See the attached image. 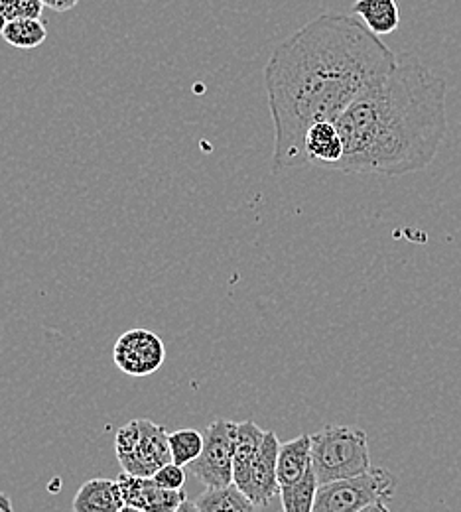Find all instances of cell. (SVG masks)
Wrapping results in <instances>:
<instances>
[{
    "mask_svg": "<svg viewBox=\"0 0 461 512\" xmlns=\"http://www.w3.org/2000/svg\"><path fill=\"white\" fill-rule=\"evenodd\" d=\"M396 64L395 52L347 14H322L280 42L264 65L272 172L306 166V132L335 123Z\"/></svg>",
    "mask_w": 461,
    "mask_h": 512,
    "instance_id": "obj_1",
    "label": "cell"
},
{
    "mask_svg": "<svg viewBox=\"0 0 461 512\" xmlns=\"http://www.w3.org/2000/svg\"><path fill=\"white\" fill-rule=\"evenodd\" d=\"M446 93L430 67L396 64L335 121L345 150L333 170L396 178L430 166L448 128Z\"/></svg>",
    "mask_w": 461,
    "mask_h": 512,
    "instance_id": "obj_2",
    "label": "cell"
},
{
    "mask_svg": "<svg viewBox=\"0 0 461 512\" xmlns=\"http://www.w3.org/2000/svg\"><path fill=\"white\" fill-rule=\"evenodd\" d=\"M312 465L320 485L367 473L371 469L367 434L351 426H326L312 436Z\"/></svg>",
    "mask_w": 461,
    "mask_h": 512,
    "instance_id": "obj_3",
    "label": "cell"
},
{
    "mask_svg": "<svg viewBox=\"0 0 461 512\" xmlns=\"http://www.w3.org/2000/svg\"><path fill=\"white\" fill-rule=\"evenodd\" d=\"M170 432L146 418H136L115 436V453L121 469L136 477H154V473L172 461Z\"/></svg>",
    "mask_w": 461,
    "mask_h": 512,
    "instance_id": "obj_4",
    "label": "cell"
},
{
    "mask_svg": "<svg viewBox=\"0 0 461 512\" xmlns=\"http://www.w3.org/2000/svg\"><path fill=\"white\" fill-rule=\"evenodd\" d=\"M398 479L389 469L371 467L367 473L318 487L314 512H359L395 497Z\"/></svg>",
    "mask_w": 461,
    "mask_h": 512,
    "instance_id": "obj_5",
    "label": "cell"
},
{
    "mask_svg": "<svg viewBox=\"0 0 461 512\" xmlns=\"http://www.w3.org/2000/svg\"><path fill=\"white\" fill-rule=\"evenodd\" d=\"M237 422L213 420L203 434V449L188 471L203 487H227L233 483V448Z\"/></svg>",
    "mask_w": 461,
    "mask_h": 512,
    "instance_id": "obj_6",
    "label": "cell"
},
{
    "mask_svg": "<svg viewBox=\"0 0 461 512\" xmlns=\"http://www.w3.org/2000/svg\"><path fill=\"white\" fill-rule=\"evenodd\" d=\"M164 359V341L150 329H129L113 347V361L117 369L134 379L154 375L164 365Z\"/></svg>",
    "mask_w": 461,
    "mask_h": 512,
    "instance_id": "obj_7",
    "label": "cell"
},
{
    "mask_svg": "<svg viewBox=\"0 0 461 512\" xmlns=\"http://www.w3.org/2000/svg\"><path fill=\"white\" fill-rule=\"evenodd\" d=\"M278 448H280V440L276 436V432L266 430L263 446L259 449L247 483L243 487V493L259 507H268L272 503V499L276 495H280V483H278Z\"/></svg>",
    "mask_w": 461,
    "mask_h": 512,
    "instance_id": "obj_8",
    "label": "cell"
},
{
    "mask_svg": "<svg viewBox=\"0 0 461 512\" xmlns=\"http://www.w3.org/2000/svg\"><path fill=\"white\" fill-rule=\"evenodd\" d=\"M119 485L125 503L144 512H176L186 501L184 491L162 489L152 477H136L123 471L119 475Z\"/></svg>",
    "mask_w": 461,
    "mask_h": 512,
    "instance_id": "obj_9",
    "label": "cell"
},
{
    "mask_svg": "<svg viewBox=\"0 0 461 512\" xmlns=\"http://www.w3.org/2000/svg\"><path fill=\"white\" fill-rule=\"evenodd\" d=\"M125 497L119 479H91L73 497V512H119Z\"/></svg>",
    "mask_w": 461,
    "mask_h": 512,
    "instance_id": "obj_10",
    "label": "cell"
},
{
    "mask_svg": "<svg viewBox=\"0 0 461 512\" xmlns=\"http://www.w3.org/2000/svg\"><path fill=\"white\" fill-rule=\"evenodd\" d=\"M308 164L333 170L343 158V138L335 123H318L306 132L304 140Z\"/></svg>",
    "mask_w": 461,
    "mask_h": 512,
    "instance_id": "obj_11",
    "label": "cell"
},
{
    "mask_svg": "<svg viewBox=\"0 0 461 512\" xmlns=\"http://www.w3.org/2000/svg\"><path fill=\"white\" fill-rule=\"evenodd\" d=\"M266 430L257 426L253 420L237 422L235 430V448H233V483L243 491L251 465L263 446Z\"/></svg>",
    "mask_w": 461,
    "mask_h": 512,
    "instance_id": "obj_12",
    "label": "cell"
},
{
    "mask_svg": "<svg viewBox=\"0 0 461 512\" xmlns=\"http://www.w3.org/2000/svg\"><path fill=\"white\" fill-rule=\"evenodd\" d=\"M312 469V436L302 434L278 448V483L280 487L298 483Z\"/></svg>",
    "mask_w": 461,
    "mask_h": 512,
    "instance_id": "obj_13",
    "label": "cell"
},
{
    "mask_svg": "<svg viewBox=\"0 0 461 512\" xmlns=\"http://www.w3.org/2000/svg\"><path fill=\"white\" fill-rule=\"evenodd\" d=\"M351 12L377 36L393 34L400 24V8L396 0H355Z\"/></svg>",
    "mask_w": 461,
    "mask_h": 512,
    "instance_id": "obj_14",
    "label": "cell"
},
{
    "mask_svg": "<svg viewBox=\"0 0 461 512\" xmlns=\"http://www.w3.org/2000/svg\"><path fill=\"white\" fill-rule=\"evenodd\" d=\"M201 512H259L255 505L235 483L227 487H205V491L196 499Z\"/></svg>",
    "mask_w": 461,
    "mask_h": 512,
    "instance_id": "obj_15",
    "label": "cell"
},
{
    "mask_svg": "<svg viewBox=\"0 0 461 512\" xmlns=\"http://www.w3.org/2000/svg\"><path fill=\"white\" fill-rule=\"evenodd\" d=\"M318 477L312 469L298 481L286 487H280V503L284 512H314L316 495H318Z\"/></svg>",
    "mask_w": 461,
    "mask_h": 512,
    "instance_id": "obj_16",
    "label": "cell"
},
{
    "mask_svg": "<svg viewBox=\"0 0 461 512\" xmlns=\"http://www.w3.org/2000/svg\"><path fill=\"white\" fill-rule=\"evenodd\" d=\"M2 38L6 44L18 50H36L48 38V28L40 18H26V20H12L6 24Z\"/></svg>",
    "mask_w": 461,
    "mask_h": 512,
    "instance_id": "obj_17",
    "label": "cell"
},
{
    "mask_svg": "<svg viewBox=\"0 0 461 512\" xmlns=\"http://www.w3.org/2000/svg\"><path fill=\"white\" fill-rule=\"evenodd\" d=\"M168 444H170L172 461L182 467H188L192 461L198 459L203 449V434H199L198 430H192V428L176 430L170 434Z\"/></svg>",
    "mask_w": 461,
    "mask_h": 512,
    "instance_id": "obj_18",
    "label": "cell"
},
{
    "mask_svg": "<svg viewBox=\"0 0 461 512\" xmlns=\"http://www.w3.org/2000/svg\"><path fill=\"white\" fill-rule=\"evenodd\" d=\"M6 20H26V18H40L44 12L42 0H0Z\"/></svg>",
    "mask_w": 461,
    "mask_h": 512,
    "instance_id": "obj_19",
    "label": "cell"
},
{
    "mask_svg": "<svg viewBox=\"0 0 461 512\" xmlns=\"http://www.w3.org/2000/svg\"><path fill=\"white\" fill-rule=\"evenodd\" d=\"M186 467L170 461L166 463L164 467H160L156 473H154V481L156 485H160L162 489H168V491H184V485H186Z\"/></svg>",
    "mask_w": 461,
    "mask_h": 512,
    "instance_id": "obj_20",
    "label": "cell"
},
{
    "mask_svg": "<svg viewBox=\"0 0 461 512\" xmlns=\"http://www.w3.org/2000/svg\"><path fill=\"white\" fill-rule=\"evenodd\" d=\"M44 6L56 10V12H67L79 4V0H42Z\"/></svg>",
    "mask_w": 461,
    "mask_h": 512,
    "instance_id": "obj_21",
    "label": "cell"
},
{
    "mask_svg": "<svg viewBox=\"0 0 461 512\" xmlns=\"http://www.w3.org/2000/svg\"><path fill=\"white\" fill-rule=\"evenodd\" d=\"M0 512H14L10 497H8V495H4V493H0Z\"/></svg>",
    "mask_w": 461,
    "mask_h": 512,
    "instance_id": "obj_22",
    "label": "cell"
},
{
    "mask_svg": "<svg viewBox=\"0 0 461 512\" xmlns=\"http://www.w3.org/2000/svg\"><path fill=\"white\" fill-rule=\"evenodd\" d=\"M359 512H391V509L387 507V503H373V505H369L367 509H363V511Z\"/></svg>",
    "mask_w": 461,
    "mask_h": 512,
    "instance_id": "obj_23",
    "label": "cell"
},
{
    "mask_svg": "<svg viewBox=\"0 0 461 512\" xmlns=\"http://www.w3.org/2000/svg\"><path fill=\"white\" fill-rule=\"evenodd\" d=\"M176 512H201L198 509V505H196V501H184L180 507H178V511Z\"/></svg>",
    "mask_w": 461,
    "mask_h": 512,
    "instance_id": "obj_24",
    "label": "cell"
},
{
    "mask_svg": "<svg viewBox=\"0 0 461 512\" xmlns=\"http://www.w3.org/2000/svg\"><path fill=\"white\" fill-rule=\"evenodd\" d=\"M6 24H8V20H6V14H4V10H2V4H0V36H2V32H4Z\"/></svg>",
    "mask_w": 461,
    "mask_h": 512,
    "instance_id": "obj_25",
    "label": "cell"
},
{
    "mask_svg": "<svg viewBox=\"0 0 461 512\" xmlns=\"http://www.w3.org/2000/svg\"><path fill=\"white\" fill-rule=\"evenodd\" d=\"M119 512H144V511H140V509H138V507H132V505H127V503H125V505H123V507H121V509H119Z\"/></svg>",
    "mask_w": 461,
    "mask_h": 512,
    "instance_id": "obj_26",
    "label": "cell"
}]
</instances>
